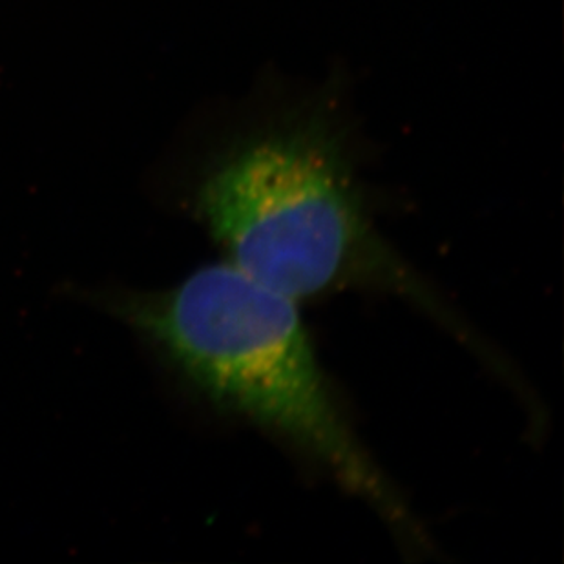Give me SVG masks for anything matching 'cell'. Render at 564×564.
Returning a JSON list of instances; mask_svg holds the SVG:
<instances>
[{
  "label": "cell",
  "instance_id": "obj_1",
  "mask_svg": "<svg viewBox=\"0 0 564 564\" xmlns=\"http://www.w3.org/2000/svg\"><path fill=\"white\" fill-rule=\"evenodd\" d=\"M99 300L207 404L269 433L366 502L405 554H437L426 524L336 399L299 302L229 261L202 267L172 288L112 291Z\"/></svg>",
  "mask_w": 564,
  "mask_h": 564
},
{
  "label": "cell",
  "instance_id": "obj_2",
  "mask_svg": "<svg viewBox=\"0 0 564 564\" xmlns=\"http://www.w3.org/2000/svg\"><path fill=\"white\" fill-rule=\"evenodd\" d=\"M194 214L227 261L293 299L373 291L405 300L513 391L524 377L378 229L340 141L318 123L241 139L197 183Z\"/></svg>",
  "mask_w": 564,
  "mask_h": 564
}]
</instances>
